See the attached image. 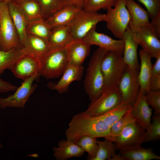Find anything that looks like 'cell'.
<instances>
[{"label":"cell","mask_w":160,"mask_h":160,"mask_svg":"<svg viewBox=\"0 0 160 160\" xmlns=\"http://www.w3.org/2000/svg\"><path fill=\"white\" fill-rule=\"evenodd\" d=\"M132 105L123 101L113 109L100 115L92 116L84 111L79 113L75 121L76 132L79 136H89L104 137L113 124L132 108Z\"/></svg>","instance_id":"cell-1"},{"label":"cell","mask_w":160,"mask_h":160,"mask_svg":"<svg viewBox=\"0 0 160 160\" xmlns=\"http://www.w3.org/2000/svg\"><path fill=\"white\" fill-rule=\"evenodd\" d=\"M107 51L99 47L94 52L87 69L84 86L91 102L96 99L104 89V80L101 65L103 57Z\"/></svg>","instance_id":"cell-2"},{"label":"cell","mask_w":160,"mask_h":160,"mask_svg":"<svg viewBox=\"0 0 160 160\" xmlns=\"http://www.w3.org/2000/svg\"><path fill=\"white\" fill-rule=\"evenodd\" d=\"M39 59V72L47 79L62 76L69 64L66 47H50Z\"/></svg>","instance_id":"cell-3"},{"label":"cell","mask_w":160,"mask_h":160,"mask_svg":"<svg viewBox=\"0 0 160 160\" xmlns=\"http://www.w3.org/2000/svg\"><path fill=\"white\" fill-rule=\"evenodd\" d=\"M101 66L104 80L103 90L118 87L127 66L123 54L116 51H107L103 57Z\"/></svg>","instance_id":"cell-4"},{"label":"cell","mask_w":160,"mask_h":160,"mask_svg":"<svg viewBox=\"0 0 160 160\" xmlns=\"http://www.w3.org/2000/svg\"><path fill=\"white\" fill-rule=\"evenodd\" d=\"M114 7L107 9L104 21L113 35L121 39L129 26L131 16L126 6L125 0H118Z\"/></svg>","instance_id":"cell-5"},{"label":"cell","mask_w":160,"mask_h":160,"mask_svg":"<svg viewBox=\"0 0 160 160\" xmlns=\"http://www.w3.org/2000/svg\"><path fill=\"white\" fill-rule=\"evenodd\" d=\"M145 133L143 126L134 119L118 134L104 138L114 142L117 150L141 145L144 142Z\"/></svg>","instance_id":"cell-6"},{"label":"cell","mask_w":160,"mask_h":160,"mask_svg":"<svg viewBox=\"0 0 160 160\" xmlns=\"http://www.w3.org/2000/svg\"><path fill=\"white\" fill-rule=\"evenodd\" d=\"M0 50L6 51L16 47H22L9 13L8 3H0Z\"/></svg>","instance_id":"cell-7"},{"label":"cell","mask_w":160,"mask_h":160,"mask_svg":"<svg viewBox=\"0 0 160 160\" xmlns=\"http://www.w3.org/2000/svg\"><path fill=\"white\" fill-rule=\"evenodd\" d=\"M123 102L118 87L106 89L96 99L91 102L84 112L90 116H98L111 110Z\"/></svg>","instance_id":"cell-8"},{"label":"cell","mask_w":160,"mask_h":160,"mask_svg":"<svg viewBox=\"0 0 160 160\" xmlns=\"http://www.w3.org/2000/svg\"><path fill=\"white\" fill-rule=\"evenodd\" d=\"M41 76L37 73L23 81L15 92L6 98L0 97V108L3 110L7 108H24L30 96L34 92L38 85L33 84Z\"/></svg>","instance_id":"cell-9"},{"label":"cell","mask_w":160,"mask_h":160,"mask_svg":"<svg viewBox=\"0 0 160 160\" xmlns=\"http://www.w3.org/2000/svg\"><path fill=\"white\" fill-rule=\"evenodd\" d=\"M105 15L81 9L68 25L74 40L83 39L98 23L104 21Z\"/></svg>","instance_id":"cell-10"},{"label":"cell","mask_w":160,"mask_h":160,"mask_svg":"<svg viewBox=\"0 0 160 160\" xmlns=\"http://www.w3.org/2000/svg\"><path fill=\"white\" fill-rule=\"evenodd\" d=\"M139 72V69L127 66L118 85L123 101L132 105L136 101L140 90Z\"/></svg>","instance_id":"cell-11"},{"label":"cell","mask_w":160,"mask_h":160,"mask_svg":"<svg viewBox=\"0 0 160 160\" xmlns=\"http://www.w3.org/2000/svg\"><path fill=\"white\" fill-rule=\"evenodd\" d=\"M135 39L143 49L151 57L160 56V41L152 30L150 23L142 26L134 33Z\"/></svg>","instance_id":"cell-12"},{"label":"cell","mask_w":160,"mask_h":160,"mask_svg":"<svg viewBox=\"0 0 160 160\" xmlns=\"http://www.w3.org/2000/svg\"><path fill=\"white\" fill-rule=\"evenodd\" d=\"M93 28L83 39L91 46L96 45L107 51H114L123 54L124 42L123 39H114L110 36L96 31Z\"/></svg>","instance_id":"cell-13"},{"label":"cell","mask_w":160,"mask_h":160,"mask_svg":"<svg viewBox=\"0 0 160 160\" xmlns=\"http://www.w3.org/2000/svg\"><path fill=\"white\" fill-rule=\"evenodd\" d=\"M40 67L39 58L27 54L20 59L11 70L15 77L24 81L36 73H39Z\"/></svg>","instance_id":"cell-14"},{"label":"cell","mask_w":160,"mask_h":160,"mask_svg":"<svg viewBox=\"0 0 160 160\" xmlns=\"http://www.w3.org/2000/svg\"><path fill=\"white\" fill-rule=\"evenodd\" d=\"M84 69L82 65L69 63L59 81L56 83L49 82L47 86L50 89L56 90L60 94L67 92L72 82L81 80Z\"/></svg>","instance_id":"cell-15"},{"label":"cell","mask_w":160,"mask_h":160,"mask_svg":"<svg viewBox=\"0 0 160 160\" xmlns=\"http://www.w3.org/2000/svg\"><path fill=\"white\" fill-rule=\"evenodd\" d=\"M122 39L124 42L123 58L125 63L130 68L139 69L137 51L139 45L135 39L134 32L129 26Z\"/></svg>","instance_id":"cell-16"},{"label":"cell","mask_w":160,"mask_h":160,"mask_svg":"<svg viewBox=\"0 0 160 160\" xmlns=\"http://www.w3.org/2000/svg\"><path fill=\"white\" fill-rule=\"evenodd\" d=\"M81 8L71 4H66L45 19L51 29L68 25Z\"/></svg>","instance_id":"cell-17"},{"label":"cell","mask_w":160,"mask_h":160,"mask_svg":"<svg viewBox=\"0 0 160 160\" xmlns=\"http://www.w3.org/2000/svg\"><path fill=\"white\" fill-rule=\"evenodd\" d=\"M8 7L18 35L21 45L23 47L27 40L26 29L28 22L17 3L11 0L8 3Z\"/></svg>","instance_id":"cell-18"},{"label":"cell","mask_w":160,"mask_h":160,"mask_svg":"<svg viewBox=\"0 0 160 160\" xmlns=\"http://www.w3.org/2000/svg\"><path fill=\"white\" fill-rule=\"evenodd\" d=\"M126 6L131 18L129 26L134 33L137 31L143 26L150 23L148 11L134 0H125Z\"/></svg>","instance_id":"cell-19"},{"label":"cell","mask_w":160,"mask_h":160,"mask_svg":"<svg viewBox=\"0 0 160 160\" xmlns=\"http://www.w3.org/2000/svg\"><path fill=\"white\" fill-rule=\"evenodd\" d=\"M145 94L139 91L138 96L132 105L131 111L134 118L140 123L147 130L151 124L152 109L147 103Z\"/></svg>","instance_id":"cell-20"},{"label":"cell","mask_w":160,"mask_h":160,"mask_svg":"<svg viewBox=\"0 0 160 160\" xmlns=\"http://www.w3.org/2000/svg\"><path fill=\"white\" fill-rule=\"evenodd\" d=\"M91 46L83 39L74 40L66 47L69 63L82 65L89 54Z\"/></svg>","instance_id":"cell-21"},{"label":"cell","mask_w":160,"mask_h":160,"mask_svg":"<svg viewBox=\"0 0 160 160\" xmlns=\"http://www.w3.org/2000/svg\"><path fill=\"white\" fill-rule=\"evenodd\" d=\"M52 150L54 156L57 160H66L73 157H80L85 153L80 146L67 140L60 141L58 147H53Z\"/></svg>","instance_id":"cell-22"},{"label":"cell","mask_w":160,"mask_h":160,"mask_svg":"<svg viewBox=\"0 0 160 160\" xmlns=\"http://www.w3.org/2000/svg\"><path fill=\"white\" fill-rule=\"evenodd\" d=\"M139 54L140 60L138 75L140 91L145 94L150 90L149 85L151 76L152 57L142 49L139 51Z\"/></svg>","instance_id":"cell-23"},{"label":"cell","mask_w":160,"mask_h":160,"mask_svg":"<svg viewBox=\"0 0 160 160\" xmlns=\"http://www.w3.org/2000/svg\"><path fill=\"white\" fill-rule=\"evenodd\" d=\"M119 154L123 160H159L160 156L157 155L151 148H144L141 145L119 150Z\"/></svg>","instance_id":"cell-24"},{"label":"cell","mask_w":160,"mask_h":160,"mask_svg":"<svg viewBox=\"0 0 160 160\" xmlns=\"http://www.w3.org/2000/svg\"><path fill=\"white\" fill-rule=\"evenodd\" d=\"M74 40L68 25L52 28L48 41L50 47H66Z\"/></svg>","instance_id":"cell-25"},{"label":"cell","mask_w":160,"mask_h":160,"mask_svg":"<svg viewBox=\"0 0 160 160\" xmlns=\"http://www.w3.org/2000/svg\"><path fill=\"white\" fill-rule=\"evenodd\" d=\"M27 54L23 47H13L9 50H0V76L7 69H10L21 57Z\"/></svg>","instance_id":"cell-26"},{"label":"cell","mask_w":160,"mask_h":160,"mask_svg":"<svg viewBox=\"0 0 160 160\" xmlns=\"http://www.w3.org/2000/svg\"><path fill=\"white\" fill-rule=\"evenodd\" d=\"M50 46L47 40L27 33L26 42L23 47L27 53L40 58L48 50Z\"/></svg>","instance_id":"cell-27"},{"label":"cell","mask_w":160,"mask_h":160,"mask_svg":"<svg viewBox=\"0 0 160 160\" xmlns=\"http://www.w3.org/2000/svg\"><path fill=\"white\" fill-rule=\"evenodd\" d=\"M17 3L28 22L44 19L41 7L36 0H26Z\"/></svg>","instance_id":"cell-28"},{"label":"cell","mask_w":160,"mask_h":160,"mask_svg":"<svg viewBox=\"0 0 160 160\" xmlns=\"http://www.w3.org/2000/svg\"><path fill=\"white\" fill-rule=\"evenodd\" d=\"M98 150L96 155L91 160H113L116 156V145L113 141L106 139L97 140Z\"/></svg>","instance_id":"cell-29"},{"label":"cell","mask_w":160,"mask_h":160,"mask_svg":"<svg viewBox=\"0 0 160 160\" xmlns=\"http://www.w3.org/2000/svg\"><path fill=\"white\" fill-rule=\"evenodd\" d=\"M51 28L44 19L29 22L26 31L30 34L48 41Z\"/></svg>","instance_id":"cell-30"},{"label":"cell","mask_w":160,"mask_h":160,"mask_svg":"<svg viewBox=\"0 0 160 160\" xmlns=\"http://www.w3.org/2000/svg\"><path fill=\"white\" fill-rule=\"evenodd\" d=\"M97 138L89 136H84L82 137L76 143L85 152L88 153V156L87 160H91L96 155L98 150Z\"/></svg>","instance_id":"cell-31"},{"label":"cell","mask_w":160,"mask_h":160,"mask_svg":"<svg viewBox=\"0 0 160 160\" xmlns=\"http://www.w3.org/2000/svg\"><path fill=\"white\" fill-rule=\"evenodd\" d=\"M118 0H86L83 9L89 12H97L101 9L114 6Z\"/></svg>","instance_id":"cell-32"},{"label":"cell","mask_w":160,"mask_h":160,"mask_svg":"<svg viewBox=\"0 0 160 160\" xmlns=\"http://www.w3.org/2000/svg\"><path fill=\"white\" fill-rule=\"evenodd\" d=\"M42 8L45 20L66 5L63 0H36Z\"/></svg>","instance_id":"cell-33"},{"label":"cell","mask_w":160,"mask_h":160,"mask_svg":"<svg viewBox=\"0 0 160 160\" xmlns=\"http://www.w3.org/2000/svg\"><path fill=\"white\" fill-rule=\"evenodd\" d=\"M152 122L146 130L144 142L154 141L160 138V116H152Z\"/></svg>","instance_id":"cell-34"},{"label":"cell","mask_w":160,"mask_h":160,"mask_svg":"<svg viewBox=\"0 0 160 160\" xmlns=\"http://www.w3.org/2000/svg\"><path fill=\"white\" fill-rule=\"evenodd\" d=\"M132 108L119 118L113 124L110 129L108 134L104 137L118 134L130 121L134 119L131 112Z\"/></svg>","instance_id":"cell-35"},{"label":"cell","mask_w":160,"mask_h":160,"mask_svg":"<svg viewBox=\"0 0 160 160\" xmlns=\"http://www.w3.org/2000/svg\"><path fill=\"white\" fill-rule=\"evenodd\" d=\"M146 101L154 111V116H160V91L149 90L144 95Z\"/></svg>","instance_id":"cell-36"},{"label":"cell","mask_w":160,"mask_h":160,"mask_svg":"<svg viewBox=\"0 0 160 160\" xmlns=\"http://www.w3.org/2000/svg\"><path fill=\"white\" fill-rule=\"evenodd\" d=\"M146 7L151 19L160 12V0H137Z\"/></svg>","instance_id":"cell-37"},{"label":"cell","mask_w":160,"mask_h":160,"mask_svg":"<svg viewBox=\"0 0 160 160\" xmlns=\"http://www.w3.org/2000/svg\"><path fill=\"white\" fill-rule=\"evenodd\" d=\"M150 25L155 35L159 38L160 37V12L155 17L151 19Z\"/></svg>","instance_id":"cell-38"},{"label":"cell","mask_w":160,"mask_h":160,"mask_svg":"<svg viewBox=\"0 0 160 160\" xmlns=\"http://www.w3.org/2000/svg\"><path fill=\"white\" fill-rule=\"evenodd\" d=\"M149 90L153 91L160 90V74L151 76L149 83Z\"/></svg>","instance_id":"cell-39"},{"label":"cell","mask_w":160,"mask_h":160,"mask_svg":"<svg viewBox=\"0 0 160 160\" xmlns=\"http://www.w3.org/2000/svg\"><path fill=\"white\" fill-rule=\"evenodd\" d=\"M17 87L8 82L0 79V93H7L10 91H15Z\"/></svg>","instance_id":"cell-40"},{"label":"cell","mask_w":160,"mask_h":160,"mask_svg":"<svg viewBox=\"0 0 160 160\" xmlns=\"http://www.w3.org/2000/svg\"><path fill=\"white\" fill-rule=\"evenodd\" d=\"M155 64L152 65L151 76L160 74V56L157 57Z\"/></svg>","instance_id":"cell-41"},{"label":"cell","mask_w":160,"mask_h":160,"mask_svg":"<svg viewBox=\"0 0 160 160\" xmlns=\"http://www.w3.org/2000/svg\"><path fill=\"white\" fill-rule=\"evenodd\" d=\"M65 4L73 5L82 9L86 0H63Z\"/></svg>","instance_id":"cell-42"},{"label":"cell","mask_w":160,"mask_h":160,"mask_svg":"<svg viewBox=\"0 0 160 160\" xmlns=\"http://www.w3.org/2000/svg\"><path fill=\"white\" fill-rule=\"evenodd\" d=\"M11 0H0V3H8Z\"/></svg>","instance_id":"cell-43"},{"label":"cell","mask_w":160,"mask_h":160,"mask_svg":"<svg viewBox=\"0 0 160 160\" xmlns=\"http://www.w3.org/2000/svg\"><path fill=\"white\" fill-rule=\"evenodd\" d=\"M12 1H13L15 2H16V3H18L19 2H20L25 1L26 0H11Z\"/></svg>","instance_id":"cell-44"},{"label":"cell","mask_w":160,"mask_h":160,"mask_svg":"<svg viewBox=\"0 0 160 160\" xmlns=\"http://www.w3.org/2000/svg\"><path fill=\"white\" fill-rule=\"evenodd\" d=\"M3 146V145L1 143V142H0V150H1V149L2 148Z\"/></svg>","instance_id":"cell-45"},{"label":"cell","mask_w":160,"mask_h":160,"mask_svg":"<svg viewBox=\"0 0 160 160\" xmlns=\"http://www.w3.org/2000/svg\"></svg>","instance_id":"cell-46"}]
</instances>
